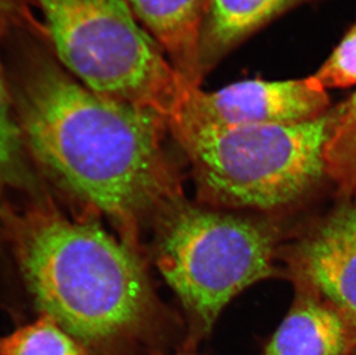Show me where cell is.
Listing matches in <instances>:
<instances>
[{"mask_svg": "<svg viewBox=\"0 0 356 355\" xmlns=\"http://www.w3.org/2000/svg\"><path fill=\"white\" fill-rule=\"evenodd\" d=\"M20 40L7 75L24 144L47 173L127 230L178 205L164 118L90 90L38 42Z\"/></svg>", "mask_w": 356, "mask_h": 355, "instance_id": "obj_1", "label": "cell"}, {"mask_svg": "<svg viewBox=\"0 0 356 355\" xmlns=\"http://www.w3.org/2000/svg\"><path fill=\"white\" fill-rule=\"evenodd\" d=\"M14 251L42 310L87 349L140 338L157 303L141 258L92 221L38 207L6 214Z\"/></svg>", "mask_w": 356, "mask_h": 355, "instance_id": "obj_2", "label": "cell"}, {"mask_svg": "<svg viewBox=\"0 0 356 355\" xmlns=\"http://www.w3.org/2000/svg\"><path fill=\"white\" fill-rule=\"evenodd\" d=\"M338 107L315 120L286 126L177 127L209 203L275 210L296 203L325 173L324 149Z\"/></svg>", "mask_w": 356, "mask_h": 355, "instance_id": "obj_3", "label": "cell"}, {"mask_svg": "<svg viewBox=\"0 0 356 355\" xmlns=\"http://www.w3.org/2000/svg\"><path fill=\"white\" fill-rule=\"evenodd\" d=\"M60 64L97 94L168 120L188 84L124 0H31Z\"/></svg>", "mask_w": 356, "mask_h": 355, "instance_id": "obj_4", "label": "cell"}, {"mask_svg": "<svg viewBox=\"0 0 356 355\" xmlns=\"http://www.w3.org/2000/svg\"><path fill=\"white\" fill-rule=\"evenodd\" d=\"M165 216L157 265L188 315L189 342L196 344L233 298L273 275L277 235L262 221L180 202Z\"/></svg>", "mask_w": 356, "mask_h": 355, "instance_id": "obj_5", "label": "cell"}, {"mask_svg": "<svg viewBox=\"0 0 356 355\" xmlns=\"http://www.w3.org/2000/svg\"><path fill=\"white\" fill-rule=\"evenodd\" d=\"M331 110L313 75L300 80L242 81L213 93L189 86L166 120L177 127L286 126L315 120Z\"/></svg>", "mask_w": 356, "mask_h": 355, "instance_id": "obj_6", "label": "cell"}, {"mask_svg": "<svg viewBox=\"0 0 356 355\" xmlns=\"http://www.w3.org/2000/svg\"><path fill=\"white\" fill-rule=\"evenodd\" d=\"M293 270L356 326V200L340 207L299 242Z\"/></svg>", "mask_w": 356, "mask_h": 355, "instance_id": "obj_7", "label": "cell"}, {"mask_svg": "<svg viewBox=\"0 0 356 355\" xmlns=\"http://www.w3.org/2000/svg\"><path fill=\"white\" fill-rule=\"evenodd\" d=\"M261 355H356V326L325 299L306 290Z\"/></svg>", "mask_w": 356, "mask_h": 355, "instance_id": "obj_8", "label": "cell"}, {"mask_svg": "<svg viewBox=\"0 0 356 355\" xmlns=\"http://www.w3.org/2000/svg\"><path fill=\"white\" fill-rule=\"evenodd\" d=\"M312 1L315 0H209L198 40L202 79L261 28Z\"/></svg>", "mask_w": 356, "mask_h": 355, "instance_id": "obj_9", "label": "cell"}, {"mask_svg": "<svg viewBox=\"0 0 356 355\" xmlns=\"http://www.w3.org/2000/svg\"><path fill=\"white\" fill-rule=\"evenodd\" d=\"M209 0H124L188 84L201 87L198 40Z\"/></svg>", "mask_w": 356, "mask_h": 355, "instance_id": "obj_10", "label": "cell"}, {"mask_svg": "<svg viewBox=\"0 0 356 355\" xmlns=\"http://www.w3.org/2000/svg\"><path fill=\"white\" fill-rule=\"evenodd\" d=\"M337 107L336 123L324 149L325 173L356 200V93Z\"/></svg>", "mask_w": 356, "mask_h": 355, "instance_id": "obj_11", "label": "cell"}, {"mask_svg": "<svg viewBox=\"0 0 356 355\" xmlns=\"http://www.w3.org/2000/svg\"><path fill=\"white\" fill-rule=\"evenodd\" d=\"M0 355H89L52 317L42 314L31 324L0 337Z\"/></svg>", "mask_w": 356, "mask_h": 355, "instance_id": "obj_12", "label": "cell"}, {"mask_svg": "<svg viewBox=\"0 0 356 355\" xmlns=\"http://www.w3.org/2000/svg\"><path fill=\"white\" fill-rule=\"evenodd\" d=\"M24 145L10 80L0 61V184L17 179Z\"/></svg>", "mask_w": 356, "mask_h": 355, "instance_id": "obj_13", "label": "cell"}, {"mask_svg": "<svg viewBox=\"0 0 356 355\" xmlns=\"http://www.w3.org/2000/svg\"><path fill=\"white\" fill-rule=\"evenodd\" d=\"M313 77L324 89L355 86L356 24Z\"/></svg>", "mask_w": 356, "mask_h": 355, "instance_id": "obj_14", "label": "cell"}, {"mask_svg": "<svg viewBox=\"0 0 356 355\" xmlns=\"http://www.w3.org/2000/svg\"><path fill=\"white\" fill-rule=\"evenodd\" d=\"M28 3L31 0H0V37L17 31L45 36L43 24L35 20Z\"/></svg>", "mask_w": 356, "mask_h": 355, "instance_id": "obj_15", "label": "cell"}]
</instances>
